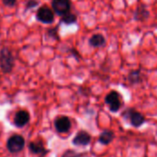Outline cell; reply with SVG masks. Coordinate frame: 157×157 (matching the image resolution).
Instances as JSON below:
<instances>
[{"mask_svg":"<svg viewBox=\"0 0 157 157\" xmlns=\"http://www.w3.org/2000/svg\"><path fill=\"white\" fill-rule=\"evenodd\" d=\"M15 67V57L7 47L0 50V69L4 74H10Z\"/></svg>","mask_w":157,"mask_h":157,"instance_id":"1","label":"cell"},{"mask_svg":"<svg viewBox=\"0 0 157 157\" xmlns=\"http://www.w3.org/2000/svg\"><path fill=\"white\" fill-rule=\"evenodd\" d=\"M121 117L134 128H140L145 122V117L144 114L133 108L126 109L121 113Z\"/></svg>","mask_w":157,"mask_h":157,"instance_id":"2","label":"cell"},{"mask_svg":"<svg viewBox=\"0 0 157 157\" xmlns=\"http://www.w3.org/2000/svg\"><path fill=\"white\" fill-rule=\"evenodd\" d=\"M105 103L111 112L117 113L123 105L122 96L118 91L112 90L105 97Z\"/></svg>","mask_w":157,"mask_h":157,"instance_id":"3","label":"cell"},{"mask_svg":"<svg viewBox=\"0 0 157 157\" xmlns=\"http://www.w3.org/2000/svg\"><path fill=\"white\" fill-rule=\"evenodd\" d=\"M25 139L19 134H14L10 136L6 142V148L11 154L20 153L25 147Z\"/></svg>","mask_w":157,"mask_h":157,"instance_id":"4","label":"cell"},{"mask_svg":"<svg viewBox=\"0 0 157 157\" xmlns=\"http://www.w3.org/2000/svg\"><path fill=\"white\" fill-rule=\"evenodd\" d=\"M36 19L44 24H52L54 21V12L47 5H43L36 11Z\"/></svg>","mask_w":157,"mask_h":157,"instance_id":"5","label":"cell"},{"mask_svg":"<svg viewBox=\"0 0 157 157\" xmlns=\"http://www.w3.org/2000/svg\"><path fill=\"white\" fill-rule=\"evenodd\" d=\"M72 7V2L71 0H52V8L53 12L63 17V15L71 12Z\"/></svg>","mask_w":157,"mask_h":157,"instance_id":"6","label":"cell"},{"mask_svg":"<svg viewBox=\"0 0 157 157\" xmlns=\"http://www.w3.org/2000/svg\"><path fill=\"white\" fill-rule=\"evenodd\" d=\"M72 127L71 120L67 116L57 117L54 121V128L59 133H65L70 131Z\"/></svg>","mask_w":157,"mask_h":157,"instance_id":"7","label":"cell"},{"mask_svg":"<svg viewBox=\"0 0 157 157\" xmlns=\"http://www.w3.org/2000/svg\"><path fill=\"white\" fill-rule=\"evenodd\" d=\"M30 121V115L27 110H18L16 112L14 119H13V123L17 128H23L25 127Z\"/></svg>","mask_w":157,"mask_h":157,"instance_id":"8","label":"cell"},{"mask_svg":"<svg viewBox=\"0 0 157 157\" xmlns=\"http://www.w3.org/2000/svg\"><path fill=\"white\" fill-rule=\"evenodd\" d=\"M91 135L86 131H79L74 137L72 144L75 146H87L91 143Z\"/></svg>","mask_w":157,"mask_h":157,"instance_id":"9","label":"cell"},{"mask_svg":"<svg viewBox=\"0 0 157 157\" xmlns=\"http://www.w3.org/2000/svg\"><path fill=\"white\" fill-rule=\"evenodd\" d=\"M29 149L32 154L39 155H45L46 154L49 153V150L45 148L44 144L41 142H38V141L30 142L29 144Z\"/></svg>","mask_w":157,"mask_h":157,"instance_id":"10","label":"cell"},{"mask_svg":"<svg viewBox=\"0 0 157 157\" xmlns=\"http://www.w3.org/2000/svg\"><path fill=\"white\" fill-rule=\"evenodd\" d=\"M150 17V12L144 5H140L134 13V18L138 21H144Z\"/></svg>","mask_w":157,"mask_h":157,"instance_id":"11","label":"cell"},{"mask_svg":"<svg viewBox=\"0 0 157 157\" xmlns=\"http://www.w3.org/2000/svg\"><path fill=\"white\" fill-rule=\"evenodd\" d=\"M89 44L94 48L104 47L106 45V39L102 34H94L89 39Z\"/></svg>","mask_w":157,"mask_h":157,"instance_id":"12","label":"cell"},{"mask_svg":"<svg viewBox=\"0 0 157 157\" xmlns=\"http://www.w3.org/2000/svg\"><path fill=\"white\" fill-rule=\"evenodd\" d=\"M113 139H114V132L109 130H106L99 134L98 142L103 145H109L113 141Z\"/></svg>","mask_w":157,"mask_h":157,"instance_id":"13","label":"cell"},{"mask_svg":"<svg viewBox=\"0 0 157 157\" xmlns=\"http://www.w3.org/2000/svg\"><path fill=\"white\" fill-rule=\"evenodd\" d=\"M128 81L132 85H137L143 82V75L140 70L131 71L128 75Z\"/></svg>","mask_w":157,"mask_h":157,"instance_id":"14","label":"cell"},{"mask_svg":"<svg viewBox=\"0 0 157 157\" xmlns=\"http://www.w3.org/2000/svg\"><path fill=\"white\" fill-rule=\"evenodd\" d=\"M76 21H77V16L72 12H69L63 15V17H61V19H60V22L65 25H72V24H75Z\"/></svg>","mask_w":157,"mask_h":157,"instance_id":"15","label":"cell"},{"mask_svg":"<svg viewBox=\"0 0 157 157\" xmlns=\"http://www.w3.org/2000/svg\"><path fill=\"white\" fill-rule=\"evenodd\" d=\"M47 35H48L50 38H52V39H53V40H59L60 38H59V34H58V26H56V27H54V28L49 29L47 30Z\"/></svg>","mask_w":157,"mask_h":157,"instance_id":"16","label":"cell"},{"mask_svg":"<svg viewBox=\"0 0 157 157\" xmlns=\"http://www.w3.org/2000/svg\"><path fill=\"white\" fill-rule=\"evenodd\" d=\"M61 157H86L83 154H79V153H76L75 151L74 150H66Z\"/></svg>","mask_w":157,"mask_h":157,"instance_id":"17","label":"cell"},{"mask_svg":"<svg viewBox=\"0 0 157 157\" xmlns=\"http://www.w3.org/2000/svg\"><path fill=\"white\" fill-rule=\"evenodd\" d=\"M39 4H40L39 0H27L25 4V9L29 10V9L35 8L39 6Z\"/></svg>","mask_w":157,"mask_h":157,"instance_id":"18","label":"cell"},{"mask_svg":"<svg viewBox=\"0 0 157 157\" xmlns=\"http://www.w3.org/2000/svg\"><path fill=\"white\" fill-rule=\"evenodd\" d=\"M2 2L7 7H13V6H15L17 0H2Z\"/></svg>","mask_w":157,"mask_h":157,"instance_id":"19","label":"cell"},{"mask_svg":"<svg viewBox=\"0 0 157 157\" xmlns=\"http://www.w3.org/2000/svg\"><path fill=\"white\" fill-rule=\"evenodd\" d=\"M70 52H71V53L77 59V60H79V58H80V55H79V53H78V52L76 51V50H75V49H71L70 50Z\"/></svg>","mask_w":157,"mask_h":157,"instance_id":"20","label":"cell"}]
</instances>
